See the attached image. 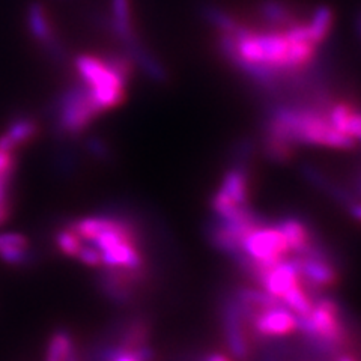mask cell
<instances>
[{
    "instance_id": "obj_3",
    "label": "cell",
    "mask_w": 361,
    "mask_h": 361,
    "mask_svg": "<svg viewBox=\"0 0 361 361\" xmlns=\"http://www.w3.org/2000/svg\"><path fill=\"white\" fill-rule=\"evenodd\" d=\"M151 325L142 316H128L111 325L94 346L87 361H155Z\"/></svg>"
},
{
    "instance_id": "obj_15",
    "label": "cell",
    "mask_w": 361,
    "mask_h": 361,
    "mask_svg": "<svg viewBox=\"0 0 361 361\" xmlns=\"http://www.w3.org/2000/svg\"><path fill=\"white\" fill-rule=\"evenodd\" d=\"M85 148L90 155L98 158L101 161L107 163L113 157V152L110 149V146L107 145V142L104 139L98 137V135H89V137H86Z\"/></svg>"
},
{
    "instance_id": "obj_4",
    "label": "cell",
    "mask_w": 361,
    "mask_h": 361,
    "mask_svg": "<svg viewBox=\"0 0 361 361\" xmlns=\"http://www.w3.org/2000/svg\"><path fill=\"white\" fill-rule=\"evenodd\" d=\"M101 113L103 111L98 107L89 86L78 80L63 89L53 101L50 109L53 131L59 139H77Z\"/></svg>"
},
{
    "instance_id": "obj_16",
    "label": "cell",
    "mask_w": 361,
    "mask_h": 361,
    "mask_svg": "<svg viewBox=\"0 0 361 361\" xmlns=\"http://www.w3.org/2000/svg\"><path fill=\"white\" fill-rule=\"evenodd\" d=\"M111 17L121 21H133L130 0H111Z\"/></svg>"
},
{
    "instance_id": "obj_8",
    "label": "cell",
    "mask_w": 361,
    "mask_h": 361,
    "mask_svg": "<svg viewBox=\"0 0 361 361\" xmlns=\"http://www.w3.org/2000/svg\"><path fill=\"white\" fill-rule=\"evenodd\" d=\"M279 231L283 233L289 245L290 255L302 256L312 252L313 248L321 244L310 226L300 217H283L276 221Z\"/></svg>"
},
{
    "instance_id": "obj_14",
    "label": "cell",
    "mask_w": 361,
    "mask_h": 361,
    "mask_svg": "<svg viewBox=\"0 0 361 361\" xmlns=\"http://www.w3.org/2000/svg\"><path fill=\"white\" fill-rule=\"evenodd\" d=\"M103 61L123 83L126 85L130 83V80L133 78V73H134V62L128 58L127 53H113L111 51L104 56Z\"/></svg>"
},
{
    "instance_id": "obj_18",
    "label": "cell",
    "mask_w": 361,
    "mask_h": 361,
    "mask_svg": "<svg viewBox=\"0 0 361 361\" xmlns=\"http://www.w3.org/2000/svg\"><path fill=\"white\" fill-rule=\"evenodd\" d=\"M196 361H232L228 355L220 354V353H208L205 355L199 357Z\"/></svg>"
},
{
    "instance_id": "obj_11",
    "label": "cell",
    "mask_w": 361,
    "mask_h": 361,
    "mask_svg": "<svg viewBox=\"0 0 361 361\" xmlns=\"http://www.w3.org/2000/svg\"><path fill=\"white\" fill-rule=\"evenodd\" d=\"M44 361H86L85 351L78 346L70 330L59 329L50 334L45 346Z\"/></svg>"
},
{
    "instance_id": "obj_19",
    "label": "cell",
    "mask_w": 361,
    "mask_h": 361,
    "mask_svg": "<svg viewBox=\"0 0 361 361\" xmlns=\"http://www.w3.org/2000/svg\"><path fill=\"white\" fill-rule=\"evenodd\" d=\"M348 212H349V216L361 224V202H355L354 205L349 207Z\"/></svg>"
},
{
    "instance_id": "obj_13",
    "label": "cell",
    "mask_w": 361,
    "mask_h": 361,
    "mask_svg": "<svg viewBox=\"0 0 361 361\" xmlns=\"http://www.w3.org/2000/svg\"><path fill=\"white\" fill-rule=\"evenodd\" d=\"M14 173L16 171L0 173V228L6 224L11 216H13Z\"/></svg>"
},
{
    "instance_id": "obj_1",
    "label": "cell",
    "mask_w": 361,
    "mask_h": 361,
    "mask_svg": "<svg viewBox=\"0 0 361 361\" xmlns=\"http://www.w3.org/2000/svg\"><path fill=\"white\" fill-rule=\"evenodd\" d=\"M219 44L243 71L267 83L288 82L307 71L325 42L330 16L298 0H256L211 11Z\"/></svg>"
},
{
    "instance_id": "obj_6",
    "label": "cell",
    "mask_w": 361,
    "mask_h": 361,
    "mask_svg": "<svg viewBox=\"0 0 361 361\" xmlns=\"http://www.w3.org/2000/svg\"><path fill=\"white\" fill-rule=\"evenodd\" d=\"M241 253L257 265H273L290 256L283 233L274 224L262 220L247 233L241 245Z\"/></svg>"
},
{
    "instance_id": "obj_10",
    "label": "cell",
    "mask_w": 361,
    "mask_h": 361,
    "mask_svg": "<svg viewBox=\"0 0 361 361\" xmlns=\"http://www.w3.org/2000/svg\"><path fill=\"white\" fill-rule=\"evenodd\" d=\"M33 261L27 236L18 232L0 233V262L9 267H26Z\"/></svg>"
},
{
    "instance_id": "obj_12",
    "label": "cell",
    "mask_w": 361,
    "mask_h": 361,
    "mask_svg": "<svg viewBox=\"0 0 361 361\" xmlns=\"http://www.w3.org/2000/svg\"><path fill=\"white\" fill-rule=\"evenodd\" d=\"M26 23L30 35L35 38V41L39 44V47L59 37L58 32L54 29L49 11L41 4L35 2L29 5L26 13Z\"/></svg>"
},
{
    "instance_id": "obj_17",
    "label": "cell",
    "mask_w": 361,
    "mask_h": 361,
    "mask_svg": "<svg viewBox=\"0 0 361 361\" xmlns=\"http://www.w3.org/2000/svg\"><path fill=\"white\" fill-rule=\"evenodd\" d=\"M56 161H58V169H61V171L71 172L73 169H75L77 157L71 149L62 148L61 152L56 154Z\"/></svg>"
},
{
    "instance_id": "obj_2",
    "label": "cell",
    "mask_w": 361,
    "mask_h": 361,
    "mask_svg": "<svg viewBox=\"0 0 361 361\" xmlns=\"http://www.w3.org/2000/svg\"><path fill=\"white\" fill-rule=\"evenodd\" d=\"M59 253L97 271L148 274V257L137 223L127 214L107 212L75 219L56 231Z\"/></svg>"
},
{
    "instance_id": "obj_20",
    "label": "cell",
    "mask_w": 361,
    "mask_h": 361,
    "mask_svg": "<svg viewBox=\"0 0 361 361\" xmlns=\"http://www.w3.org/2000/svg\"><path fill=\"white\" fill-rule=\"evenodd\" d=\"M336 361H358V360H355V358L351 357V355H343V354H341V355H338V357L336 358Z\"/></svg>"
},
{
    "instance_id": "obj_5",
    "label": "cell",
    "mask_w": 361,
    "mask_h": 361,
    "mask_svg": "<svg viewBox=\"0 0 361 361\" xmlns=\"http://www.w3.org/2000/svg\"><path fill=\"white\" fill-rule=\"evenodd\" d=\"M74 66L80 80L89 86L101 111L116 109L126 101L127 85L110 70L103 58L89 54L77 56Z\"/></svg>"
},
{
    "instance_id": "obj_7",
    "label": "cell",
    "mask_w": 361,
    "mask_h": 361,
    "mask_svg": "<svg viewBox=\"0 0 361 361\" xmlns=\"http://www.w3.org/2000/svg\"><path fill=\"white\" fill-rule=\"evenodd\" d=\"M247 322L255 342L288 337L298 330V318L283 304L259 310L248 316Z\"/></svg>"
},
{
    "instance_id": "obj_9",
    "label": "cell",
    "mask_w": 361,
    "mask_h": 361,
    "mask_svg": "<svg viewBox=\"0 0 361 361\" xmlns=\"http://www.w3.org/2000/svg\"><path fill=\"white\" fill-rule=\"evenodd\" d=\"M39 133L38 122L32 116L18 115L9 122L6 131L0 135V151L16 152L20 146H25L37 139Z\"/></svg>"
}]
</instances>
